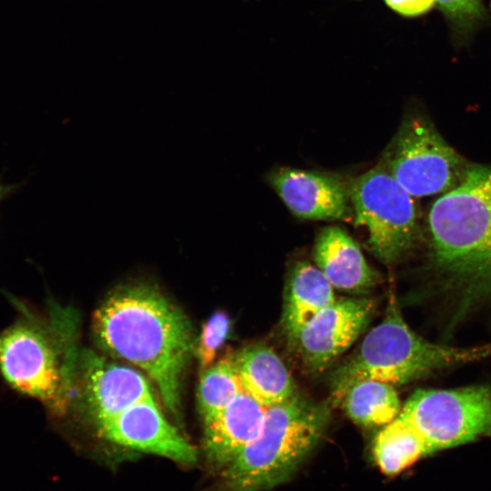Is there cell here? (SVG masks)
<instances>
[{"mask_svg":"<svg viewBox=\"0 0 491 491\" xmlns=\"http://www.w3.org/2000/svg\"><path fill=\"white\" fill-rule=\"evenodd\" d=\"M92 325L102 347L146 372L177 416L181 376L194 344L185 315L155 286L139 284L112 293Z\"/></svg>","mask_w":491,"mask_h":491,"instance_id":"6da1fadb","label":"cell"},{"mask_svg":"<svg viewBox=\"0 0 491 491\" xmlns=\"http://www.w3.org/2000/svg\"><path fill=\"white\" fill-rule=\"evenodd\" d=\"M433 267L468 303L491 301V166L469 165L431 205Z\"/></svg>","mask_w":491,"mask_h":491,"instance_id":"7a4b0ae2","label":"cell"},{"mask_svg":"<svg viewBox=\"0 0 491 491\" xmlns=\"http://www.w3.org/2000/svg\"><path fill=\"white\" fill-rule=\"evenodd\" d=\"M491 356V342L469 348L430 342L415 333L396 304L383 321L371 329L356 354L332 379V396L340 402L345 392L363 380L406 384L435 371Z\"/></svg>","mask_w":491,"mask_h":491,"instance_id":"3957f363","label":"cell"},{"mask_svg":"<svg viewBox=\"0 0 491 491\" xmlns=\"http://www.w3.org/2000/svg\"><path fill=\"white\" fill-rule=\"evenodd\" d=\"M329 409L295 394L266 410L258 436L222 471L224 491H265L285 481L317 445Z\"/></svg>","mask_w":491,"mask_h":491,"instance_id":"277c9868","label":"cell"},{"mask_svg":"<svg viewBox=\"0 0 491 491\" xmlns=\"http://www.w3.org/2000/svg\"><path fill=\"white\" fill-rule=\"evenodd\" d=\"M348 187L356 225L366 228L371 252L387 265L402 259L420 234L413 196L380 164Z\"/></svg>","mask_w":491,"mask_h":491,"instance_id":"5b68a950","label":"cell"},{"mask_svg":"<svg viewBox=\"0 0 491 491\" xmlns=\"http://www.w3.org/2000/svg\"><path fill=\"white\" fill-rule=\"evenodd\" d=\"M379 164L413 197L449 191L470 165L422 115L403 120Z\"/></svg>","mask_w":491,"mask_h":491,"instance_id":"8992f818","label":"cell"},{"mask_svg":"<svg viewBox=\"0 0 491 491\" xmlns=\"http://www.w3.org/2000/svg\"><path fill=\"white\" fill-rule=\"evenodd\" d=\"M425 443L427 455L491 433V386L419 389L398 415Z\"/></svg>","mask_w":491,"mask_h":491,"instance_id":"52a82bcc","label":"cell"},{"mask_svg":"<svg viewBox=\"0 0 491 491\" xmlns=\"http://www.w3.org/2000/svg\"><path fill=\"white\" fill-rule=\"evenodd\" d=\"M0 372L16 391L45 402L60 394L62 374L45 332L25 316L0 334Z\"/></svg>","mask_w":491,"mask_h":491,"instance_id":"ba28073f","label":"cell"},{"mask_svg":"<svg viewBox=\"0 0 491 491\" xmlns=\"http://www.w3.org/2000/svg\"><path fill=\"white\" fill-rule=\"evenodd\" d=\"M374 308L372 299L342 298L320 310L294 342L305 366L320 371L336 360L364 330Z\"/></svg>","mask_w":491,"mask_h":491,"instance_id":"9c48e42d","label":"cell"},{"mask_svg":"<svg viewBox=\"0 0 491 491\" xmlns=\"http://www.w3.org/2000/svg\"><path fill=\"white\" fill-rule=\"evenodd\" d=\"M109 441L192 465L197 450L162 414L155 399L137 402L98 426Z\"/></svg>","mask_w":491,"mask_h":491,"instance_id":"30bf717a","label":"cell"},{"mask_svg":"<svg viewBox=\"0 0 491 491\" xmlns=\"http://www.w3.org/2000/svg\"><path fill=\"white\" fill-rule=\"evenodd\" d=\"M268 182L297 217L343 220L351 215L348 185L336 175L284 167L273 171Z\"/></svg>","mask_w":491,"mask_h":491,"instance_id":"8fae6325","label":"cell"},{"mask_svg":"<svg viewBox=\"0 0 491 491\" xmlns=\"http://www.w3.org/2000/svg\"><path fill=\"white\" fill-rule=\"evenodd\" d=\"M266 407L242 391L223 410L205 422L204 448L215 468L225 467L259 435Z\"/></svg>","mask_w":491,"mask_h":491,"instance_id":"7c38bea8","label":"cell"},{"mask_svg":"<svg viewBox=\"0 0 491 491\" xmlns=\"http://www.w3.org/2000/svg\"><path fill=\"white\" fill-rule=\"evenodd\" d=\"M85 386L91 415L97 426L137 402L155 398L141 373L97 357L89 361Z\"/></svg>","mask_w":491,"mask_h":491,"instance_id":"4fadbf2b","label":"cell"},{"mask_svg":"<svg viewBox=\"0 0 491 491\" xmlns=\"http://www.w3.org/2000/svg\"><path fill=\"white\" fill-rule=\"evenodd\" d=\"M314 259L333 287L341 290L365 291L378 280L356 242L338 226H327L319 231L314 246Z\"/></svg>","mask_w":491,"mask_h":491,"instance_id":"5bb4252c","label":"cell"},{"mask_svg":"<svg viewBox=\"0 0 491 491\" xmlns=\"http://www.w3.org/2000/svg\"><path fill=\"white\" fill-rule=\"evenodd\" d=\"M243 391L265 407L280 404L295 393L293 379L274 350L255 345L234 356Z\"/></svg>","mask_w":491,"mask_h":491,"instance_id":"9a60e30c","label":"cell"},{"mask_svg":"<svg viewBox=\"0 0 491 491\" xmlns=\"http://www.w3.org/2000/svg\"><path fill=\"white\" fill-rule=\"evenodd\" d=\"M335 300L333 286L318 267L296 263L287 278L282 316L289 341L294 343L304 326Z\"/></svg>","mask_w":491,"mask_h":491,"instance_id":"2e32d148","label":"cell"},{"mask_svg":"<svg viewBox=\"0 0 491 491\" xmlns=\"http://www.w3.org/2000/svg\"><path fill=\"white\" fill-rule=\"evenodd\" d=\"M340 402L347 416L366 427L385 426L402 409L393 385L376 380H363L352 385Z\"/></svg>","mask_w":491,"mask_h":491,"instance_id":"e0dca14e","label":"cell"},{"mask_svg":"<svg viewBox=\"0 0 491 491\" xmlns=\"http://www.w3.org/2000/svg\"><path fill=\"white\" fill-rule=\"evenodd\" d=\"M373 453L381 471L392 476L428 456L417 432L398 416L383 426L375 437Z\"/></svg>","mask_w":491,"mask_h":491,"instance_id":"ac0fdd59","label":"cell"},{"mask_svg":"<svg viewBox=\"0 0 491 491\" xmlns=\"http://www.w3.org/2000/svg\"><path fill=\"white\" fill-rule=\"evenodd\" d=\"M242 391L234 357L221 359L205 368L198 386V402L204 423L223 410Z\"/></svg>","mask_w":491,"mask_h":491,"instance_id":"d6986e66","label":"cell"},{"mask_svg":"<svg viewBox=\"0 0 491 491\" xmlns=\"http://www.w3.org/2000/svg\"><path fill=\"white\" fill-rule=\"evenodd\" d=\"M231 321L224 312L213 314L205 324L197 348L200 365L203 368L209 367L219 348L229 335Z\"/></svg>","mask_w":491,"mask_h":491,"instance_id":"ffe728a7","label":"cell"},{"mask_svg":"<svg viewBox=\"0 0 491 491\" xmlns=\"http://www.w3.org/2000/svg\"><path fill=\"white\" fill-rule=\"evenodd\" d=\"M441 10L456 22H470L484 14L482 0H436Z\"/></svg>","mask_w":491,"mask_h":491,"instance_id":"44dd1931","label":"cell"},{"mask_svg":"<svg viewBox=\"0 0 491 491\" xmlns=\"http://www.w3.org/2000/svg\"><path fill=\"white\" fill-rule=\"evenodd\" d=\"M395 12L405 16H416L426 13L436 0H385Z\"/></svg>","mask_w":491,"mask_h":491,"instance_id":"7402d4cb","label":"cell"},{"mask_svg":"<svg viewBox=\"0 0 491 491\" xmlns=\"http://www.w3.org/2000/svg\"><path fill=\"white\" fill-rule=\"evenodd\" d=\"M19 187L18 184L15 185H5L0 183V203L8 195H10L15 190Z\"/></svg>","mask_w":491,"mask_h":491,"instance_id":"603a6c76","label":"cell"},{"mask_svg":"<svg viewBox=\"0 0 491 491\" xmlns=\"http://www.w3.org/2000/svg\"><path fill=\"white\" fill-rule=\"evenodd\" d=\"M490 5H491V0H490Z\"/></svg>","mask_w":491,"mask_h":491,"instance_id":"cb8c5ba5","label":"cell"}]
</instances>
